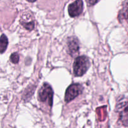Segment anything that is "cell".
Returning a JSON list of instances; mask_svg holds the SVG:
<instances>
[{
    "label": "cell",
    "instance_id": "1",
    "mask_svg": "<svg viewBox=\"0 0 128 128\" xmlns=\"http://www.w3.org/2000/svg\"><path fill=\"white\" fill-rule=\"evenodd\" d=\"M116 111L119 115V119L122 125L128 126V98L121 97L118 99Z\"/></svg>",
    "mask_w": 128,
    "mask_h": 128
},
{
    "label": "cell",
    "instance_id": "2",
    "mask_svg": "<svg viewBox=\"0 0 128 128\" xmlns=\"http://www.w3.org/2000/svg\"><path fill=\"white\" fill-rule=\"evenodd\" d=\"M90 67V61L86 56H78L73 64V72L76 76L81 77L86 74Z\"/></svg>",
    "mask_w": 128,
    "mask_h": 128
},
{
    "label": "cell",
    "instance_id": "3",
    "mask_svg": "<svg viewBox=\"0 0 128 128\" xmlns=\"http://www.w3.org/2000/svg\"><path fill=\"white\" fill-rule=\"evenodd\" d=\"M53 90L50 84L45 83L42 85L38 92V97L40 102L44 103L50 107L52 105Z\"/></svg>",
    "mask_w": 128,
    "mask_h": 128
},
{
    "label": "cell",
    "instance_id": "4",
    "mask_svg": "<svg viewBox=\"0 0 128 128\" xmlns=\"http://www.w3.org/2000/svg\"><path fill=\"white\" fill-rule=\"evenodd\" d=\"M83 91V87L79 84H71L68 87L65 93L64 100L66 103H68L77 97Z\"/></svg>",
    "mask_w": 128,
    "mask_h": 128
},
{
    "label": "cell",
    "instance_id": "5",
    "mask_svg": "<svg viewBox=\"0 0 128 128\" xmlns=\"http://www.w3.org/2000/svg\"><path fill=\"white\" fill-rule=\"evenodd\" d=\"M83 11V2L82 0H76L68 6V13L71 17L79 16Z\"/></svg>",
    "mask_w": 128,
    "mask_h": 128
},
{
    "label": "cell",
    "instance_id": "6",
    "mask_svg": "<svg viewBox=\"0 0 128 128\" xmlns=\"http://www.w3.org/2000/svg\"><path fill=\"white\" fill-rule=\"evenodd\" d=\"M68 47L69 49V53L71 56H73L75 53L79 51L80 45L77 38L74 36L70 37L68 40Z\"/></svg>",
    "mask_w": 128,
    "mask_h": 128
},
{
    "label": "cell",
    "instance_id": "7",
    "mask_svg": "<svg viewBox=\"0 0 128 128\" xmlns=\"http://www.w3.org/2000/svg\"><path fill=\"white\" fill-rule=\"evenodd\" d=\"M118 18L121 21H126L128 23V1H125L123 3L122 8L120 11Z\"/></svg>",
    "mask_w": 128,
    "mask_h": 128
},
{
    "label": "cell",
    "instance_id": "8",
    "mask_svg": "<svg viewBox=\"0 0 128 128\" xmlns=\"http://www.w3.org/2000/svg\"><path fill=\"white\" fill-rule=\"evenodd\" d=\"M8 45V40L5 35H2L0 36V53H2L6 51Z\"/></svg>",
    "mask_w": 128,
    "mask_h": 128
},
{
    "label": "cell",
    "instance_id": "9",
    "mask_svg": "<svg viewBox=\"0 0 128 128\" xmlns=\"http://www.w3.org/2000/svg\"><path fill=\"white\" fill-rule=\"evenodd\" d=\"M20 60V56L17 53H13L11 54V56H10V60L13 63H18Z\"/></svg>",
    "mask_w": 128,
    "mask_h": 128
},
{
    "label": "cell",
    "instance_id": "10",
    "mask_svg": "<svg viewBox=\"0 0 128 128\" xmlns=\"http://www.w3.org/2000/svg\"><path fill=\"white\" fill-rule=\"evenodd\" d=\"M88 3L90 5H94L99 1V0H86Z\"/></svg>",
    "mask_w": 128,
    "mask_h": 128
},
{
    "label": "cell",
    "instance_id": "11",
    "mask_svg": "<svg viewBox=\"0 0 128 128\" xmlns=\"http://www.w3.org/2000/svg\"><path fill=\"white\" fill-rule=\"evenodd\" d=\"M27 1H29V2L32 3V2H34V1H36V0H27Z\"/></svg>",
    "mask_w": 128,
    "mask_h": 128
}]
</instances>
